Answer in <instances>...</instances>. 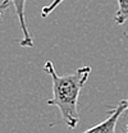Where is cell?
Masks as SVG:
<instances>
[{
	"instance_id": "obj_1",
	"label": "cell",
	"mask_w": 128,
	"mask_h": 133,
	"mask_svg": "<svg viewBox=\"0 0 128 133\" xmlns=\"http://www.w3.org/2000/svg\"><path fill=\"white\" fill-rule=\"evenodd\" d=\"M44 70L53 81V99L48 101V105L59 109L62 119L69 129L77 128L80 123L78 99L82 87L86 84L91 74V66H81L72 74L59 76L53 62L48 60L44 65Z\"/></svg>"
},
{
	"instance_id": "obj_2",
	"label": "cell",
	"mask_w": 128,
	"mask_h": 133,
	"mask_svg": "<svg viewBox=\"0 0 128 133\" xmlns=\"http://www.w3.org/2000/svg\"><path fill=\"white\" fill-rule=\"evenodd\" d=\"M128 110V99L127 100H120L110 111V115L108 119L103 120L101 123L96 124L94 127L88 128L86 132L87 133H113L115 132V127H117V123L119 120V118L122 116L123 113H126Z\"/></svg>"
},
{
	"instance_id": "obj_3",
	"label": "cell",
	"mask_w": 128,
	"mask_h": 133,
	"mask_svg": "<svg viewBox=\"0 0 128 133\" xmlns=\"http://www.w3.org/2000/svg\"><path fill=\"white\" fill-rule=\"evenodd\" d=\"M10 1H12V5L14 6L16 14L19 21V26L22 30V40L19 41V45L22 48H33L35 44H33L31 33L28 31V27L26 23V17H24V5H26L27 0H10Z\"/></svg>"
},
{
	"instance_id": "obj_4",
	"label": "cell",
	"mask_w": 128,
	"mask_h": 133,
	"mask_svg": "<svg viewBox=\"0 0 128 133\" xmlns=\"http://www.w3.org/2000/svg\"><path fill=\"white\" fill-rule=\"evenodd\" d=\"M118 3V10L114 17V21L117 24H123L128 19V0H117Z\"/></svg>"
},
{
	"instance_id": "obj_5",
	"label": "cell",
	"mask_w": 128,
	"mask_h": 133,
	"mask_svg": "<svg viewBox=\"0 0 128 133\" xmlns=\"http://www.w3.org/2000/svg\"><path fill=\"white\" fill-rule=\"evenodd\" d=\"M64 0H53L49 5H46V6H44L42 9H41V17L42 18H45V17H48L49 14H51L62 3H63Z\"/></svg>"
},
{
	"instance_id": "obj_6",
	"label": "cell",
	"mask_w": 128,
	"mask_h": 133,
	"mask_svg": "<svg viewBox=\"0 0 128 133\" xmlns=\"http://www.w3.org/2000/svg\"><path fill=\"white\" fill-rule=\"evenodd\" d=\"M10 5H12V1L10 0H1V3H0V18L3 17V14L5 13V10Z\"/></svg>"
},
{
	"instance_id": "obj_7",
	"label": "cell",
	"mask_w": 128,
	"mask_h": 133,
	"mask_svg": "<svg viewBox=\"0 0 128 133\" xmlns=\"http://www.w3.org/2000/svg\"><path fill=\"white\" fill-rule=\"evenodd\" d=\"M126 129H127V132H128V125H127V128H126Z\"/></svg>"
}]
</instances>
